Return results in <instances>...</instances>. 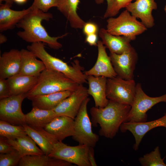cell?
<instances>
[{"mask_svg":"<svg viewBox=\"0 0 166 166\" xmlns=\"http://www.w3.org/2000/svg\"><path fill=\"white\" fill-rule=\"evenodd\" d=\"M161 102H166V93L158 97H149L144 92L141 84L137 83L135 96L125 122L146 121L147 112L154 105Z\"/></svg>","mask_w":166,"mask_h":166,"instance_id":"obj_6","label":"cell"},{"mask_svg":"<svg viewBox=\"0 0 166 166\" xmlns=\"http://www.w3.org/2000/svg\"><path fill=\"white\" fill-rule=\"evenodd\" d=\"M73 92L71 91H62L37 95L28 99L32 101L33 107L42 109L52 110L63 100L70 96Z\"/></svg>","mask_w":166,"mask_h":166,"instance_id":"obj_23","label":"cell"},{"mask_svg":"<svg viewBox=\"0 0 166 166\" xmlns=\"http://www.w3.org/2000/svg\"><path fill=\"white\" fill-rule=\"evenodd\" d=\"M31 6L32 10L16 25L17 27L23 30L17 33V35L27 42H42L46 44L50 48L53 49L61 48L62 45L57 40L66 36L68 33L57 37L50 36L42 25V22L43 20H49L53 18L52 14Z\"/></svg>","mask_w":166,"mask_h":166,"instance_id":"obj_1","label":"cell"},{"mask_svg":"<svg viewBox=\"0 0 166 166\" xmlns=\"http://www.w3.org/2000/svg\"><path fill=\"white\" fill-rule=\"evenodd\" d=\"M27 48L43 62L46 69L61 72L79 84L83 85L87 82V76L83 72L84 68L78 60H74L71 65H69L50 54L45 49L42 42L32 43L27 46Z\"/></svg>","mask_w":166,"mask_h":166,"instance_id":"obj_3","label":"cell"},{"mask_svg":"<svg viewBox=\"0 0 166 166\" xmlns=\"http://www.w3.org/2000/svg\"><path fill=\"white\" fill-rule=\"evenodd\" d=\"M164 11L166 13V4L165 6L164 7Z\"/></svg>","mask_w":166,"mask_h":166,"instance_id":"obj_43","label":"cell"},{"mask_svg":"<svg viewBox=\"0 0 166 166\" xmlns=\"http://www.w3.org/2000/svg\"><path fill=\"white\" fill-rule=\"evenodd\" d=\"M72 164L43 154L26 156L22 158L19 166H71Z\"/></svg>","mask_w":166,"mask_h":166,"instance_id":"obj_27","label":"cell"},{"mask_svg":"<svg viewBox=\"0 0 166 166\" xmlns=\"http://www.w3.org/2000/svg\"><path fill=\"white\" fill-rule=\"evenodd\" d=\"M93 148V147H89L88 152V159L91 166H97V165L94 157Z\"/></svg>","mask_w":166,"mask_h":166,"instance_id":"obj_38","label":"cell"},{"mask_svg":"<svg viewBox=\"0 0 166 166\" xmlns=\"http://www.w3.org/2000/svg\"><path fill=\"white\" fill-rule=\"evenodd\" d=\"M22 125L27 135L39 146L44 154L49 155L54 145L58 141L55 137L43 128L34 129L26 124Z\"/></svg>","mask_w":166,"mask_h":166,"instance_id":"obj_22","label":"cell"},{"mask_svg":"<svg viewBox=\"0 0 166 166\" xmlns=\"http://www.w3.org/2000/svg\"><path fill=\"white\" fill-rule=\"evenodd\" d=\"M83 33L86 36L91 34H97L98 31L97 25L91 22H85L83 28Z\"/></svg>","mask_w":166,"mask_h":166,"instance_id":"obj_36","label":"cell"},{"mask_svg":"<svg viewBox=\"0 0 166 166\" xmlns=\"http://www.w3.org/2000/svg\"><path fill=\"white\" fill-rule=\"evenodd\" d=\"M136 85L133 79L126 80L117 76L107 78V97L117 103L131 105L135 96Z\"/></svg>","mask_w":166,"mask_h":166,"instance_id":"obj_8","label":"cell"},{"mask_svg":"<svg viewBox=\"0 0 166 166\" xmlns=\"http://www.w3.org/2000/svg\"><path fill=\"white\" fill-rule=\"evenodd\" d=\"M3 1H5L6 4L9 6L11 7L12 6L14 2V0H0V4H2V2Z\"/></svg>","mask_w":166,"mask_h":166,"instance_id":"obj_41","label":"cell"},{"mask_svg":"<svg viewBox=\"0 0 166 166\" xmlns=\"http://www.w3.org/2000/svg\"><path fill=\"white\" fill-rule=\"evenodd\" d=\"M109 57L117 76L126 80L133 79L138 55L133 47L121 54L110 53Z\"/></svg>","mask_w":166,"mask_h":166,"instance_id":"obj_11","label":"cell"},{"mask_svg":"<svg viewBox=\"0 0 166 166\" xmlns=\"http://www.w3.org/2000/svg\"><path fill=\"white\" fill-rule=\"evenodd\" d=\"M89 95L88 89L83 84H80L70 96L63 100L53 110L59 115L66 116L74 119L83 102Z\"/></svg>","mask_w":166,"mask_h":166,"instance_id":"obj_12","label":"cell"},{"mask_svg":"<svg viewBox=\"0 0 166 166\" xmlns=\"http://www.w3.org/2000/svg\"><path fill=\"white\" fill-rule=\"evenodd\" d=\"M90 100L87 97L84 100L74 119V134L72 137L79 144L94 148L98 141L99 136L92 131L87 112V105Z\"/></svg>","mask_w":166,"mask_h":166,"instance_id":"obj_7","label":"cell"},{"mask_svg":"<svg viewBox=\"0 0 166 166\" xmlns=\"http://www.w3.org/2000/svg\"><path fill=\"white\" fill-rule=\"evenodd\" d=\"M31 5L33 8L41 10L44 12H47L52 7L57 6L58 0H34Z\"/></svg>","mask_w":166,"mask_h":166,"instance_id":"obj_33","label":"cell"},{"mask_svg":"<svg viewBox=\"0 0 166 166\" xmlns=\"http://www.w3.org/2000/svg\"><path fill=\"white\" fill-rule=\"evenodd\" d=\"M107 79L104 76H87L88 93L93 97L96 107L103 108L108 103L106 94Z\"/></svg>","mask_w":166,"mask_h":166,"instance_id":"obj_18","label":"cell"},{"mask_svg":"<svg viewBox=\"0 0 166 166\" xmlns=\"http://www.w3.org/2000/svg\"><path fill=\"white\" fill-rule=\"evenodd\" d=\"M85 42L91 46L97 45L98 38L97 34H93L86 35Z\"/></svg>","mask_w":166,"mask_h":166,"instance_id":"obj_37","label":"cell"},{"mask_svg":"<svg viewBox=\"0 0 166 166\" xmlns=\"http://www.w3.org/2000/svg\"><path fill=\"white\" fill-rule=\"evenodd\" d=\"M140 163L144 166H166L163 159L161 157L159 147H156L154 151L144 155L139 159Z\"/></svg>","mask_w":166,"mask_h":166,"instance_id":"obj_30","label":"cell"},{"mask_svg":"<svg viewBox=\"0 0 166 166\" xmlns=\"http://www.w3.org/2000/svg\"><path fill=\"white\" fill-rule=\"evenodd\" d=\"M38 77L18 74L6 79L11 96L26 94L35 85Z\"/></svg>","mask_w":166,"mask_h":166,"instance_id":"obj_26","label":"cell"},{"mask_svg":"<svg viewBox=\"0 0 166 166\" xmlns=\"http://www.w3.org/2000/svg\"><path fill=\"white\" fill-rule=\"evenodd\" d=\"M7 38L6 36L2 33L0 34V44H2L7 41Z\"/></svg>","mask_w":166,"mask_h":166,"instance_id":"obj_40","label":"cell"},{"mask_svg":"<svg viewBox=\"0 0 166 166\" xmlns=\"http://www.w3.org/2000/svg\"><path fill=\"white\" fill-rule=\"evenodd\" d=\"M6 139L14 149L19 152L22 158L27 156L44 154L37 146L35 142L28 135L15 139Z\"/></svg>","mask_w":166,"mask_h":166,"instance_id":"obj_28","label":"cell"},{"mask_svg":"<svg viewBox=\"0 0 166 166\" xmlns=\"http://www.w3.org/2000/svg\"><path fill=\"white\" fill-rule=\"evenodd\" d=\"M136 19L126 9L117 17H110L107 20L106 30L112 34L124 36L131 41L134 40L136 36L144 33L147 28Z\"/></svg>","mask_w":166,"mask_h":166,"instance_id":"obj_5","label":"cell"},{"mask_svg":"<svg viewBox=\"0 0 166 166\" xmlns=\"http://www.w3.org/2000/svg\"><path fill=\"white\" fill-rule=\"evenodd\" d=\"M79 85L61 72L45 69L38 76L34 86L26 93V98L64 91H74Z\"/></svg>","mask_w":166,"mask_h":166,"instance_id":"obj_4","label":"cell"},{"mask_svg":"<svg viewBox=\"0 0 166 166\" xmlns=\"http://www.w3.org/2000/svg\"><path fill=\"white\" fill-rule=\"evenodd\" d=\"M20 50L12 49L0 57V78L7 79L19 73L21 67Z\"/></svg>","mask_w":166,"mask_h":166,"instance_id":"obj_17","label":"cell"},{"mask_svg":"<svg viewBox=\"0 0 166 166\" xmlns=\"http://www.w3.org/2000/svg\"><path fill=\"white\" fill-rule=\"evenodd\" d=\"M96 3L98 4L103 3L104 0H94ZM114 0H106L107 3V9L109 8L112 5Z\"/></svg>","mask_w":166,"mask_h":166,"instance_id":"obj_39","label":"cell"},{"mask_svg":"<svg viewBox=\"0 0 166 166\" xmlns=\"http://www.w3.org/2000/svg\"><path fill=\"white\" fill-rule=\"evenodd\" d=\"M26 94L11 95L0 99V119L15 125L26 124L25 114L21 105Z\"/></svg>","mask_w":166,"mask_h":166,"instance_id":"obj_10","label":"cell"},{"mask_svg":"<svg viewBox=\"0 0 166 166\" xmlns=\"http://www.w3.org/2000/svg\"><path fill=\"white\" fill-rule=\"evenodd\" d=\"M98 55L96 63L89 70L85 72L87 76H104L112 78L117 76L110 57L107 53L106 47L101 41H98L97 45Z\"/></svg>","mask_w":166,"mask_h":166,"instance_id":"obj_14","label":"cell"},{"mask_svg":"<svg viewBox=\"0 0 166 166\" xmlns=\"http://www.w3.org/2000/svg\"><path fill=\"white\" fill-rule=\"evenodd\" d=\"M11 96L7 79L0 78V99Z\"/></svg>","mask_w":166,"mask_h":166,"instance_id":"obj_34","label":"cell"},{"mask_svg":"<svg viewBox=\"0 0 166 166\" xmlns=\"http://www.w3.org/2000/svg\"><path fill=\"white\" fill-rule=\"evenodd\" d=\"M131 105L120 104L109 100L104 107H92L90 113L91 121L94 126L101 127L100 135L112 138L116 135L121 125L126 121Z\"/></svg>","mask_w":166,"mask_h":166,"instance_id":"obj_2","label":"cell"},{"mask_svg":"<svg viewBox=\"0 0 166 166\" xmlns=\"http://www.w3.org/2000/svg\"><path fill=\"white\" fill-rule=\"evenodd\" d=\"M134 0H114L111 6L106 9L104 18L113 17L118 14L120 10L126 6Z\"/></svg>","mask_w":166,"mask_h":166,"instance_id":"obj_32","label":"cell"},{"mask_svg":"<svg viewBox=\"0 0 166 166\" xmlns=\"http://www.w3.org/2000/svg\"><path fill=\"white\" fill-rule=\"evenodd\" d=\"M89 147L81 144L70 146L58 141L49 156L78 166H91L88 159Z\"/></svg>","mask_w":166,"mask_h":166,"instance_id":"obj_9","label":"cell"},{"mask_svg":"<svg viewBox=\"0 0 166 166\" xmlns=\"http://www.w3.org/2000/svg\"><path fill=\"white\" fill-rule=\"evenodd\" d=\"M0 135L7 139H15L27 135L22 125H14L0 120Z\"/></svg>","mask_w":166,"mask_h":166,"instance_id":"obj_29","label":"cell"},{"mask_svg":"<svg viewBox=\"0 0 166 166\" xmlns=\"http://www.w3.org/2000/svg\"><path fill=\"white\" fill-rule=\"evenodd\" d=\"M13 147L7 141L6 138L0 136V153L4 154L11 152L14 150Z\"/></svg>","mask_w":166,"mask_h":166,"instance_id":"obj_35","label":"cell"},{"mask_svg":"<svg viewBox=\"0 0 166 166\" xmlns=\"http://www.w3.org/2000/svg\"><path fill=\"white\" fill-rule=\"evenodd\" d=\"M27 0H14V2L18 4H22L25 2Z\"/></svg>","mask_w":166,"mask_h":166,"instance_id":"obj_42","label":"cell"},{"mask_svg":"<svg viewBox=\"0 0 166 166\" xmlns=\"http://www.w3.org/2000/svg\"><path fill=\"white\" fill-rule=\"evenodd\" d=\"M20 52L21 63L19 74L38 77L46 69L43 62L41 60H38L35 54L28 49H23Z\"/></svg>","mask_w":166,"mask_h":166,"instance_id":"obj_19","label":"cell"},{"mask_svg":"<svg viewBox=\"0 0 166 166\" xmlns=\"http://www.w3.org/2000/svg\"><path fill=\"white\" fill-rule=\"evenodd\" d=\"M99 35L104 45L110 53L121 54L129 50L132 47L128 38L123 36H117L109 33L106 29H100Z\"/></svg>","mask_w":166,"mask_h":166,"instance_id":"obj_20","label":"cell"},{"mask_svg":"<svg viewBox=\"0 0 166 166\" xmlns=\"http://www.w3.org/2000/svg\"><path fill=\"white\" fill-rule=\"evenodd\" d=\"M5 4H0V31L14 28L17 23L32 9L31 6L28 8L22 10H13Z\"/></svg>","mask_w":166,"mask_h":166,"instance_id":"obj_21","label":"cell"},{"mask_svg":"<svg viewBox=\"0 0 166 166\" xmlns=\"http://www.w3.org/2000/svg\"><path fill=\"white\" fill-rule=\"evenodd\" d=\"M61 116L52 110H46L33 107L25 114L26 124L34 129L44 128L55 117Z\"/></svg>","mask_w":166,"mask_h":166,"instance_id":"obj_25","label":"cell"},{"mask_svg":"<svg viewBox=\"0 0 166 166\" xmlns=\"http://www.w3.org/2000/svg\"><path fill=\"white\" fill-rule=\"evenodd\" d=\"M74 119L64 115L55 117L44 128L58 141L74 134Z\"/></svg>","mask_w":166,"mask_h":166,"instance_id":"obj_16","label":"cell"},{"mask_svg":"<svg viewBox=\"0 0 166 166\" xmlns=\"http://www.w3.org/2000/svg\"><path fill=\"white\" fill-rule=\"evenodd\" d=\"M126 7V10L136 18H140L142 23L148 28L154 25V19L152 14L153 10L157 9L155 0H135Z\"/></svg>","mask_w":166,"mask_h":166,"instance_id":"obj_15","label":"cell"},{"mask_svg":"<svg viewBox=\"0 0 166 166\" xmlns=\"http://www.w3.org/2000/svg\"><path fill=\"white\" fill-rule=\"evenodd\" d=\"M80 0H58L57 9L66 18L70 26L76 29L83 28L85 22L77 11Z\"/></svg>","mask_w":166,"mask_h":166,"instance_id":"obj_24","label":"cell"},{"mask_svg":"<svg viewBox=\"0 0 166 166\" xmlns=\"http://www.w3.org/2000/svg\"><path fill=\"white\" fill-rule=\"evenodd\" d=\"M22 157L19 152L15 150L7 153L0 154V166H18Z\"/></svg>","mask_w":166,"mask_h":166,"instance_id":"obj_31","label":"cell"},{"mask_svg":"<svg viewBox=\"0 0 166 166\" xmlns=\"http://www.w3.org/2000/svg\"><path fill=\"white\" fill-rule=\"evenodd\" d=\"M158 127H163L166 128V113L161 117L151 121L124 122L120 128L122 132L128 130L132 133L135 141L134 148L136 150L144 135L152 129Z\"/></svg>","mask_w":166,"mask_h":166,"instance_id":"obj_13","label":"cell"}]
</instances>
